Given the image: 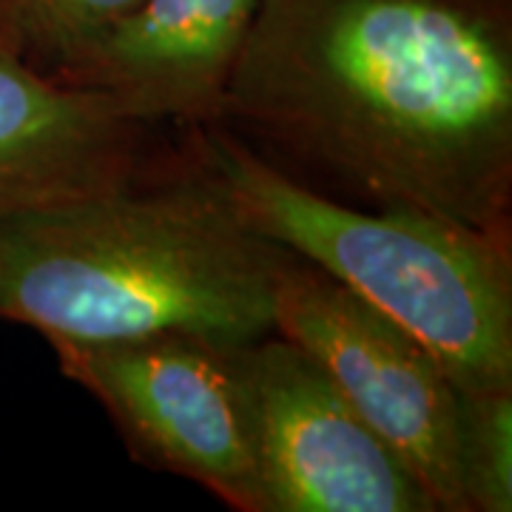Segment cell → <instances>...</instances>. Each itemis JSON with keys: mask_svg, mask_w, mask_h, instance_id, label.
<instances>
[{"mask_svg": "<svg viewBox=\"0 0 512 512\" xmlns=\"http://www.w3.org/2000/svg\"><path fill=\"white\" fill-rule=\"evenodd\" d=\"M211 123L330 200L512 234V0H259Z\"/></svg>", "mask_w": 512, "mask_h": 512, "instance_id": "cell-1", "label": "cell"}, {"mask_svg": "<svg viewBox=\"0 0 512 512\" xmlns=\"http://www.w3.org/2000/svg\"><path fill=\"white\" fill-rule=\"evenodd\" d=\"M57 208L0 217V319L52 342L274 333L282 248L251 231L191 151Z\"/></svg>", "mask_w": 512, "mask_h": 512, "instance_id": "cell-2", "label": "cell"}, {"mask_svg": "<svg viewBox=\"0 0 512 512\" xmlns=\"http://www.w3.org/2000/svg\"><path fill=\"white\" fill-rule=\"evenodd\" d=\"M183 131L251 231L399 322L458 390H512V234L330 200L217 123Z\"/></svg>", "mask_w": 512, "mask_h": 512, "instance_id": "cell-3", "label": "cell"}, {"mask_svg": "<svg viewBox=\"0 0 512 512\" xmlns=\"http://www.w3.org/2000/svg\"><path fill=\"white\" fill-rule=\"evenodd\" d=\"M245 348L200 333L52 342L63 376L100 402L134 461L262 512Z\"/></svg>", "mask_w": 512, "mask_h": 512, "instance_id": "cell-4", "label": "cell"}, {"mask_svg": "<svg viewBox=\"0 0 512 512\" xmlns=\"http://www.w3.org/2000/svg\"><path fill=\"white\" fill-rule=\"evenodd\" d=\"M274 333L302 348L402 458L439 512H467L458 467V387L413 333L282 248Z\"/></svg>", "mask_w": 512, "mask_h": 512, "instance_id": "cell-5", "label": "cell"}, {"mask_svg": "<svg viewBox=\"0 0 512 512\" xmlns=\"http://www.w3.org/2000/svg\"><path fill=\"white\" fill-rule=\"evenodd\" d=\"M262 512H439L433 495L302 348H245Z\"/></svg>", "mask_w": 512, "mask_h": 512, "instance_id": "cell-6", "label": "cell"}, {"mask_svg": "<svg viewBox=\"0 0 512 512\" xmlns=\"http://www.w3.org/2000/svg\"><path fill=\"white\" fill-rule=\"evenodd\" d=\"M183 128L131 117L0 52V217L94 197L183 157Z\"/></svg>", "mask_w": 512, "mask_h": 512, "instance_id": "cell-7", "label": "cell"}, {"mask_svg": "<svg viewBox=\"0 0 512 512\" xmlns=\"http://www.w3.org/2000/svg\"><path fill=\"white\" fill-rule=\"evenodd\" d=\"M256 6L259 0H143L52 77L111 97L148 123H211Z\"/></svg>", "mask_w": 512, "mask_h": 512, "instance_id": "cell-8", "label": "cell"}, {"mask_svg": "<svg viewBox=\"0 0 512 512\" xmlns=\"http://www.w3.org/2000/svg\"><path fill=\"white\" fill-rule=\"evenodd\" d=\"M458 467L467 512L512 510V390H458Z\"/></svg>", "mask_w": 512, "mask_h": 512, "instance_id": "cell-9", "label": "cell"}, {"mask_svg": "<svg viewBox=\"0 0 512 512\" xmlns=\"http://www.w3.org/2000/svg\"><path fill=\"white\" fill-rule=\"evenodd\" d=\"M143 0H6L12 55L52 74Z\"/></svg>", "mask_w": 512, "mask_h": 512, "instance_id": "cell-10", "label": "cell"}, {"mask_svg": "<svg viewBox=\"0 0 512 512\" xmlns=\"http://www.w3.org/2000/svg\"><path fill=\"white\" fill-rule=\"evenodd\" d=\"M0 52H9V55H12V46H9V9H6V0H0Z\"/></svg>", "mask_w": 512, "mask_h": 512, "instance_id": "cell-11", "label": "cell"}]
</instances>
